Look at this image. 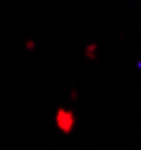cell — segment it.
<instances>
[{"label":"cell","instance_id":"cell-1","mask_svg":"<svg viewBox=\"0 0 141 150\" xmlns=\"http://www.w3.org/2000/svg\"><path fill=\"white\" fill-rule=\"evenodd\" d=\"M74 123H76V116H74L72 110H59L57 112V125H59V129H61L63 133L72 131Z\"/></svg>","mask_w":141,"mask_h":150},{"label":"cell","instance_id":"cell-2","mask_svg":"<svg viewBox=\"0 0 141 150\" xmlns=\"http://www.w3.org/2000/svg\"><path fill=\"white\" fill-rule=\"evenodd\" d=\"M86 55H88V57H93V55H95V45H90V47H88V51H86Z\"/></svg>","mask_w":141,"mask_h":150}]
</instances>
